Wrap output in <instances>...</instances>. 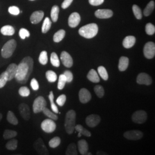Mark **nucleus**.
<instances>
[{"label":"nucleus","mask_w":155,"mask_h":155,"mask_svg":"<svg viewBox=\"0 0 155 155\" xmlns=\"http://www.w3.org/2000/svg\"><path fill=\"white\" fill-rule=\"evenodd\" d=\"M41 129L46 133H51L54 132L56 128V124L54 120L48 118L45 119L41 124Z\"/></svg>","instance_id":"6"},{"label":"nucleus","mask_w":155,"mask_h":155,"mask_svg":"<svg viewBox=\"0 0 155 155\" xmlns=\"http://www.w3.org/2000/svg\"><path fill=\"white\" fill-rule=\"evenodd\" d=\"M59 8L57 5H54L51 9V17L52 21L53 22H55L58 20L59 17Z\"/></svg>","instance_id":"26"},{"label":"nucleus","mask_w":155,"mask_h":155,"mask_svg":"<svg viewBox=\"0 0 155 155\" xmlns=\"http://www.w3.org/2000/svg\"><path fill=\"white\" fill-rule=\"evenodd\" d=\"M44 15H45L44 12L41 11L33 12L30 17L31 22L33 24H38L42 20Z\"/></svg>","instance_id":"19"},{"label":"nucleus","mask_w":155,"mask_h":155,"mask_svg":"<svg viewBox=\"0 0 155 155\" xmlns=\"http://www.w3.org/2000/svg\"><path fill=\"white\" fill-rule=\"evenodd\" d=\"M18 145V141L16 139H12L6 144V148L8 150H16Z\"/></svg>","instance_id":"33"},{"label":"nucleus","mask_w":155,"mask_h":155,"mask_svg":"<svg viewBox=\"0 0 155 155\" xmlns=\"http://www.w3.org/2000/svg\"><path fill=\"white\" fill-rule=\"evenodd\" d=\"M129 59L126 56H121L119 59L118 69L120 71H125L129 66Z\"/></svg>","instance_id":"22"},{"label":"nucleus","mask_w":155,"mask_h":155,"mask_svg":"<svg viewBox=\"0 0 155 155\" xmlns=\"http://www.w3.org/2000/svg\"><path fill=\"white\" fill-rule=\"evenodd\" d=\"M63 74L64 75L65 77L66 78L67 82V83H70L73 80V74L72 72L68 70L65 71Z\"/></svg>","instance_id":"50"},{"label":"nucleus","mask_w":155,"mask_h":155,"mask_svg":"<svg viewBox=\"0 0 155 155\" xmlns=\"http://www.w3.org/2000/svg\"><path fill=\"white\" fill-rule=\"evenodd\" d=\"M78 148L80 153L82 155H86L89 150V145L87 141L84 140H79L78 142Z\"/></svg>","instance_id":"20"},{"label":"nucleus","mask_w":155,"mask_h":155,"mask_svg":"<svg viewBox=\"0 0 155 155\" xmlns=\"http://www.w3.org/2000/svg\"><path fill=\"white\" fill-rule=\"evenodd\" d=\"M113 13L110 9H98L95 12V16L98 18L105 19L113 16Z\"/></svg>","instance_id":"17"},{"label":"nucleus","mask_w":155,"mask_h":155,"mask_svg":"<svg viewBox=\"0 0 155 155\" xmlns=\"http://www.w3.org/2000/svg\"><path fill=\"white\" fill-rule=\"evenodd\" d=\"M8 12L12 15H15V16H17L18 15L20 14V9L18 7H17L16 6H10L8 8Z\"/></svg>","instance_id":"49"},{"label":"nucleus","mask_w":155,"mask_h":155,"mask_svg":"<svg viewBox=\"0 0 155 155\" xmlns=\"http://www.w3.org/2000/svg\"><path fill=\"white\" fill-rule=\"evenodd\" d=\"M132 10H133L134 15L136 17V18L138 20H141L143 17V14H142V12L139 6L137 5H133Z\"/></svg>","instance_id":"43"},{"label":"nucleus","mask_w":155,"mask_h":155,"mask_svg":"<svg viewBox=\"0 0 155 155\" xmlns=\"http://www.w3.org/2000/svg\"><path fill=\"white\" fill-rule=\"evenodd\" d=\"M66 95L64 94H61L60 96L58 97V98L56 99V102L57 104L60 106H63L64 105L66 101Z\"/></svg>","instance_id":"47"},{"label":"nucleus","mask_w":155,"mask_h":155,"mask_svg":"<svg viewBox=\"0 0 155 155\" xmlns=\"http://www.w3.org/2000/svg\"><path fill=\"white\" fill-rule=\"evenodd\" d=\"M19 36L21 39H25L30 36V33L25 28H21L19 31Z\"/></svg>","instance_id":"48"},{"label":"nucleus","mask_w":155,"mask_h":155,"mask_svg":"<svg viewBox=\"0 0 155 155\" xmlns=\"http://www.w3.org/2000/svg\"><path fill=\"white\" fill-rule=\"evenodd\" d=\"M61 59L63 64L67 68H70L73 65V59L66 51H63L61 55Z\"/></svg>","instance_id":"14"},{"label":"nucleus","mask_w":155,"mask_h":155,"mask_svg":"<svg viewBox=\"0 0 155 155\" xmlns=\"http://www.w3.org/2000/svg\"><path fill=\"white\" fill-rule=\"evenodd\" d=\"M61 143V140L59 137H55L52 139H51L49 141V146L52 148H55L58 147Z\"/></svg>","instance_id":"42"},{"label":"nucleus","mask_w":155,"mask_h":155,"mask_svg":"<svg viewBox=\"0 0 155 155\" xmlns=\"http://www.w3.org/2000/svg\"><path fill=\"white\" fill-rule=\"evenodd\" d=\"M81 21V16L77 12H74L68 18V25L71 28H75Z\"/></svg>","instance_id":"16"},{"label":"nucleus","mask_w":155,"mask_h":155,"mask_svg":"<svg viewBox=\"0 0 155 155\" xmlns=\"http://www.w3.org/2000/svg\"><path fill=\"white\" fill-rule=\"evenodd\" d=\"M101 117L97 114H90L86 118V124L90 127H97L101 122Z\"/></svg>","instance_id":"12"},{"label":"nucleus","mask_w":155,"mask_h":155,"mask_svg":"<svg viewBox=\"0 0 155 155\" xmlns=\"http://www.w3.org/2000/svg\"><path fill=\"white\" fill-rule=\"evenodd\" d=\"M73 0H64L61 4V8L63 9H66L71 4Z\"/></svg>","instance_id":"53"},{"label":"nucleus","mask_w":155,"mask_h":155,"mask_svg":"<svg viewBox=\"0 0 155 155\" xmlns=\"http://www.w3.org/2000/svg\"><path fill=\"white\" fill-rule=\"evenodd\" d=\"M18 110L21 116L25 121H28L31 118V110L29 107L26 104L22 103L18 106Z\"/></svg>","instance_id":"13"},{"label":"nucleus","mask_w":155,"mask_h":155,"mask_svg":"<svg viewBox=\"0 0 155 155\" xmlns=\"http://www.w3.org/2000/svg\"><path fill=\"white\" fill-rule=\"evenodd\" d=\"M33 148L40 155H49V151L46 147L44 141L41 138H39L33 144Z\"/></svg>","instance_id":"8"},{"label":"nucleus","mask_w":155,"mask_h":155,"mask_svg":"<svg viewBox=\"0 0 155 155\" xmlns=\"http://www.w3.org/2000/svg\"><path fill=\"white\" fill-rule=\"evenodd\" d=\"M48 98L50 100L51 107L52 110V111L54 112L55 113H59V112L58 108L54 102V93H53L52 91H50V94L48 95Z\"/></svg>","instance_id":"31"},{"label":"nucleus","mask_w":155,"mask_h":155,"mask_svg":"<svg viewBox=\"0 0 155 155\" xmlns=\"http://www.w3.org/2000/svg\"><path fill=\"white\" fill-rule=\"evenodd\" d=\"M92 155V154H91V153H90V152H87V153H86V155Z\"/></svg>","instance_id":"55"},{"label":"nucleus","mask_w":155,"mask_h":155,"mask_svg":"<svg viewBox=\"0 0 155 155\" xmlns=\"http://www.w3.org/2000/svg\"><path fill=\"white\" fill-rule=\"evenodd\" d=\"M145 32L148 35H153L155 33V27L151 23L147 24L145 26Z\"/></svg>","instance_id":"46"},{"label":"nucleus","mask_w":155,"mask_h":155,"mask_svg":"<svg viewBox=\"0 0 155 155\" xmlns=\"http://www.w3.org/2000/svg\"><path fill=\"white\" fill-rule=\"evenodd\" d=\"M136 43V38L133 36H127L122 41V45L125 48H130Z\"/></svg>","instance_id":"21"},{"label":"nucleus","mask_w":155,"mask_h":155,"mask_svg":"<svg viewBox=\"0 0 155 155\" xmlns=\"http://www.w3.org/2000/svg\"><path fill=\"white\" fill-rule=\"evenodd\" d=\"M8 81L7 74L5 71H4L0 75V89L4 87Z\"/></svg>","instance_id":"45"},{"label":"nucleus","mask_w":155,"mask_h":155,"mask_svg":"<svg viewBox=\"0 0 155 155\" xmlns=\"http://www.w3.org/2000/svg\"><path fill=\"white\" fill-rule=\"evenodd\" d=\"M98 32V25L95 23L87 24L79 29V33L86 39H91L95 37Z\"/></svg>","instance_id":"2"},{"label":"nucleus","mask_w":155,"mask_h":155,"mask_svg":"<svg viewBox=\"0 0 155 155\" xmlns=\"http://www.w3.org/2000/svg\"><path fill=\"white\" fill-rule=\"evenodd\" d=\"M133 122L138 124H144L147 120V113L144 110H137L135 111L132 116Z\"/></svg>","instance_id":"7"},{"label":"nucleus","mask_w":155,"mask_h":155,"mask_svg":"<svg viewBox=\"0 0 155 155\" xmlns=\"http://www.w3.org/2000/svg\"><path fill=\"white\" fill-rule=\"evenodd\" d=\"M52 22L51 21L50 18L48 17H46L44 20V22L42 25L41 31L43 33H47L51 27Z\"/></svg>","instance_id":"34"},{"label":"nucleus","mask_w":155,"mask_h":155,"mask_svg":"<svg viewBox=\"0 0 155 155\" xmlns=\"http://www.w3.org/2000/svg\"><path fill=\"white\" fill-rule=\"evenodd\" d=\"M76 113L74 110H70L67 111L66 118L64 127L67 133L71 134L74 130L76 122Z\"/></svg>","instance_id":"3"},{"label":"nucleus","mask_w":155,"mask_h":155,"mask_svg":"<svg viewBox=\"0 0 155 155\" xmlns=\"http://www.w3.org/2000/svg\"><path fill=\"white\" fill-rule=\"evenodd\" d=\"M66 155H77L78 152L77 150V146L74 143H71L70 144L66 152Z\"/></svg>","instance_id":"36"},{"label":"nucleus","mask_w":155,"mask_h":155,"mask_svg":"<svg viewBox=\"0 0 155 155\" xmlns=\"http://www.w3.org/2000/svg\"><path fill=\"white\" fill-rule=\"evenodd\" d=\"M48 55L47 52L45 51H43L41 52L39 57V61L42 65H45L48 63Z\"/></svg>","instance_id":"38"},{"label":"nucleus","mask_w":155,"mask_h":155,"mask_svg":"<svg viewBox=\"0 0 155 155\" xmlns=\"http://www.w3.org/2000/svg\"><path fill=\"white\" fill-rule=\"evenodd\" d=\"M31 86L32 89H33L35 91H37L39 89V84L38 83V81L35 79L33 78L31 81Z\"/></svg>","instance_id":"51"},{"label":"nucleus","mask_w":155,"mask_h":155,"mask_svg":"<svg viewBox=\"0 0 155 155\" xmlns=\"http://www.w3.org/2000/svg\"><path fill=\"white\" fill-rule=\"evenodd\" d=\"M30 90L26 86L21 87L18 90V93L22 97H27L30 95Z\"/></svg>","instance_id":"44"},{"label":"nucleus","mask_w":155,"mask_h":155,"mask_svg":"<svg viewBox=\"0 0 155 155\" xmlns=\"http://www.w3.org/2000/svg\"><path fill=\"white\" fill-rule=\"evenodd\" d=\"M43 113H44V114L46 116L48 117L50 119H52L54 121L57 120L58 119V117L56 114L54 112H52L49 109H48L47 107H45L44 109L43 110Z\"/></svg>","instance_id":"37"},{"label":"nucleus","mask_w":155,"mask_h":155,"mask_svg":"<svg viewBox=\"0 0 155 155\" xmlns=\"http://www.w3.org/2000/svg\"><path fill=\"white\" fill-rule=\"evenodd\" d=\"M16 41L11 39L7 41L2 48L1 55L5 59L9 58L11 56L16 48Z\"/></svg>","instance_id":"4"},{"label":"nucleus","mask_w":155,"mask_h":155,"mask_svg":"<svg viewBox=\"0 0 155 155\" xmlns=\"http://www.w3.org/2000/svg\"><path fill=\"white\" fill-rule=\"evenodd\" d=\"M51 63L53 66L59 67L60 66V61L58 58V56L55 52H52L50 57Z\"/></svg>","instance_id":"35"},{"label":"nucleus","mask_w":155,"mask_h":155,"mask_svg":"<svg viewBox=\"0 0 155 155\" xmlns=\"http://www.w3.org/2000/svg\"><path fill=\"white\" fill-rule=\"evenodd\" d=\"M90 5L93 6H98L104 3V0H89Z\"/></svg>","instance_id":"52"},{"label":"nucleus","mask_w":155,"mask_h":155,"mask_svg":"<svg viewBox=\"0 0 155 155\" xmlns=\"http://www.w3.org/2000/svg\"><path fill=\"white\" fill-rule=\"evenodd\" d=\"M2 114L1 113H0V121L2 120Z\"/></svg>","instance_id":"54"},{"label":"nucleus","mask_w":155,"mask_h":155,"mask_svg":"<svg viewBox=\"0 0 155 155\" xmlns=\"http://www.w3.org/2000/svg\"><path fill=\"white\" fill-rule=\"evenodd\" d=\"M17 135V132L16 131L9 130V129H6L3 134V137L5 140L14 139Z\"/></svg>","instance_id":"32"},{"label":"nucleus","mask_w":155,"mask_h":155,"mask_svg":"<svg viewBox=\"0 0 155 155\" xmlns=\"http://www.w3.org/2000/svg\"><path fill=\"white\" fill-rule=\"evenodd\" d=\"M95 93L97 95L98 97L100 98H102L105 94V90L104 87L101 85H96L94 88Z\"/></svg>","instance_id":"41"},{"label":"nucleus","mask_w":155,"mask_h":155,"mask_svg":"<svg viewBox=\"0 0 155 155\" xmlns=\"http://www.w3.org/2000/svg\"><path fill=\"white\" fill-rule=\"evenodd\" d=\"M30 1H35V0H30Z\"/></svg>","instance_id":"56"},{"label":"nucleus","mask_w":155,"mask_h":155,"mask_svg":"<svg viewBox=\"0 0 155 155\" xmlns=\"http://www.w3.org/2000/svg\"><path fill=\"white\" fill-rule=\"evenodd\" d=\"M155 9V2L153 1H151L148 3V4L146 6L144 11V15L145 16H149L153 11Z\"/></svg>","instance_id":"29"},{"label":"nucleus","mask_w":155,"mask_h":155,"mask_svg":"<svg viewBox=\"0 0 155 155\" xmlns=\"http://www.w3.org/2000/svg\"><path fill=\"white\" fill-rule=\"evenodd\" d=\"M65 35H66V32L64 30L61 29L58 31L54 35V38H53L54 41L55 43H59L61 41V40L64 39Z\"/></svg>","instance_id":"27"},{"label":"nucleus","mask_w":155,"mask_h":155,"mask_svg":"<svg viewBox=\"0 0 155 155\" xmlns=\"http://www.w3.org/2000/svg\"><path fill=\"white\" fill-rule=\"evenodd\" d=\"M144 55L148 59H152L155 55V45L152 41L147 43L144 47Z\"/></svg>","instance_id":"9"},{"label":"nucleus","mask_w":155,"mask_h":155,"mask_svg":"<svg viewBox=\"0 0 155 155\" xmlns=\"http://www.w3.org/2000/svg\"><path fill=\"white\" fill-rule=\"evenodd\" d=\"M75 129L76 130V131L78 132V136L79 137H81L82 135H83L86 137H90L91 136V133L90 132H89L87 129H86V128L83 127L81 125H75Z\"/></svg>","instance_id":"23"},{"label":"nucleus","mask_w":155,"mask_h":155,"mask_svg":"<svg viewBox=\"0 0 155 155\" xmlns=\"http://www.w3.org/2000/svg\"><path fill=\"white\" fill-rule=\"evenodd\" d=\"M7 121L12 125H16L18 123V121L15 114L12 111H8L7 113Z\"/></svg>","instance_id":"28"},{"label":"nucleus","mask_w":155,"mask_h":155,"mask_svg":"<svg viewBox=\"0 0 155 155\" xmlns=\"http://www.w3.org/2000/svg\"><path fill=\"white\" fill-rule=\"evenodd\" d=\"M45 77L48 81L51 83H54L57 80V75L55 72L52 70H48L45 72Z\"/></svg>","instance_id":"30"},{"label":"nucleus","mask_w":155,"mask_h":155,"mask_svg":"<svg viewBox=\"0 0 155 155\" xmlns=\"http://www.w3.org/2000/svg\"><path fill=\"white\" fill-rule=\"evenodd\" d=\"M143 133L138 130H129L124 133V136L129 140H139L143 138Z\"/></svg>","instance_id":"10"},{"label":"nucleus","mask_w":155,"mask_h":155,"mask_svg":"<svg viewBox=\"0 0 155 155\" xmlns=\"http://www.w3.org/2000/svg\"><path fill=\"white\" fill-rule=\"evenodd\" d=\"M79 98L81 103L87 104L91 99V94L88 90L82 88L79 91Z\"/></svg>","instance_id":"15"},{"label":"nucleus","mask_w":155,"mask_h":155,"mask_svg":"<svg viewBox=\"0 0 155 155\" xmlns=\"http://www.w3.org/2000/svg\"><path fill=\"white\" fill-rule=\"evenodd\" d=\"M136 82L139 84H144L147 86L150 85L152 83V78L145 72H141L139 74L136 78Z\"/></svg>","instance_id":"11"},{"label":"nucleus","mask_w":155,"mask_h":155,"mask_svg":"<svg viewBox=\"0 0 155 155\" xmlns=\"http://www.w3.org/2000/svg\"><path fill=\"white\" fill-rule=\"evenodd\" d=\"M98 72L100 75L104 80L107 81L109 78L108 73L105 68L104 66H100L98 67Z\"/></svg>","instance_id":"39"},{"label":"nucleus","mask_w":155,"mask_h":155,"mask_svg":"<svg viewBox=\"0 0 155 155\" xmlns=\"http://www.w3.org/2000/svg\"><path fill=\"white\" fill-rule=\"evenodd\" d=\"M17 65L15 63H12L7 67L5 72L8 76V81H11L13 78H15L16 74Z\"/></svg>","instance_id":"18"},{"label":"nucleus","mask_w":155,"mask_h":155,"mask_svg":"<svg viewBox=\"0 0 155 155\" xmlns=\"http://www.w3.org/2000/svg\"><path fill=\"white\" fill-rule=\"evenodd\" d=\"M87 78L89 79L90 81L93 82V83H98L100 82V78L99 75H98L97 72L94 70V69H91L90 71H89Z\"/></svg>","instance_id":"24"},{"label":"nucleus","mask_w":155,"mask_h":155,"mask_svg":"<svg viewBox=\"0 0 155 155\" xmlns=\"http://www.w3.org/2000/svg\"><path fill=\"white\" fill-rule=\"evenodd\" d=\"M33 70V60L30 56H26L17 65L15 78L17 81L21 84L28 82Z\"/></svg>","instance_id":"1"},{"label":"nucleus","mask_w":155,"mask_h":155,"mask_svg":"<svg viewBox=\"0 0 155 155\" xmlns=\"http://www.w3.org/2000/svg\"><path fill=\"white\" fill-rule=\"evenodd\" d=\"M47 106V102L42 96L37 97L33 102V110L35 113L41 112Z\"/></svg>","instance_id":"5"},{"label":"nucleus","mask_w":155,"mask_h":155,"mask_svg":"<svg viewBox=\"0 0 155 155\" xmlns=\"http://www.w3.org/2000/svg\"><path fill=\"white\" fill-rule=\"evenodd\" d=\"M1 33L5 36H12L15 33V30L11 25H5L1 29Z\"/></svg>","instance_id":"25"},{"label":"nucleus","mask_w":155,"mask_h":155,"mask_svg":"<svg viewBox=\"0 0 155 155\" xmlns=\"http://www.w3.org/2000/svg\"><path fill=\"white\" fill-rule=\"evenodd\" d=\"M67 83L66 78L65 77L64 75L61 74L59 75V79H58V89L59 90H63L65 86V84Z\"/></svg>","instance_id":"40"}]
</instances>
